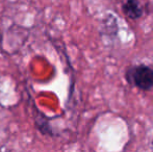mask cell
I'll use <instances>...</instances> for the list:
<instances>
[{
	"instance_id": "6da1fadb",
	"label": "cell",
	"mask_w": 153,
	"mask_h": 152,
	"mask_svg": "<svg viewBox=\"0 0 153 152\" xmlns=\"http://www.w3.org/2000/svg\"><path fill=\"white\" fill-rule=\"evenodd\" d=\"M126 79L142 91H149L153 87V69L146 65L135 66L127 71Z\"/></svg>"
},
{
	"instance_id": "7a4b0ae2",
	"label": "cell",
	"mask_w": 153,
	"mask_h": 152,
	"mask_svg": "<svg viewBox=\"0 0 153 152\" xmlns=\"http://www.w3.org/2000/svg\"><path fill=\"white\" fill-rule=\"evenodd\" d=\"M122 10L131 20H137L143 16V7L140 0H122Z\"/></svg>"
},
{
	"instance_id": "3957f363",
	"label": "cell",
	"mask_w": 153,
	"mask_h": 152,
	"mask_svg": "<svg viewBox=\"0 0 153 152\" xmlns=\"http://www.w3.org/2000/svg\"><path fill=\"white\" fill-rule=\"evenodd\" d=\"M152 152H153V141H152Z\"/></svg>"
}]
</instances>
